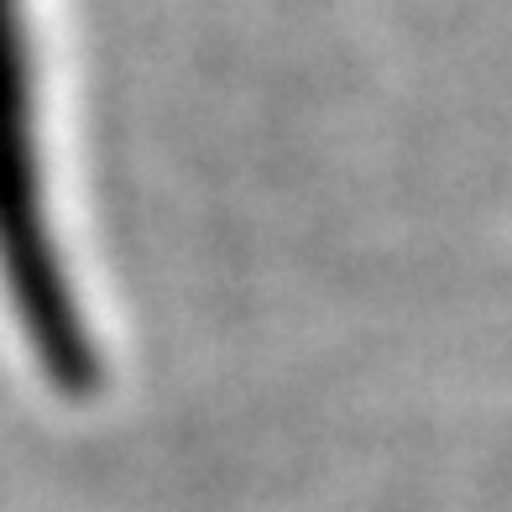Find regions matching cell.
Returning <instances> with one entry per match:
<instances>
[{
    "label": "cell",
    "instance_id": "cell-1",
    "mask_svg": "<svg viewBox=\"0 0 512 512\" xmlns=\"http://www.w3.org/2000/svg\"><path fill=\"white\" fill-rule=\"evenodd\" d=\"M0 283H6V298L42 371L63 392L95 387V340L68 288L48 199H42L21 0H0Z\"/></svg>",
    "mask_w": 512,
    "mask_h": 512
}]
</instances>
